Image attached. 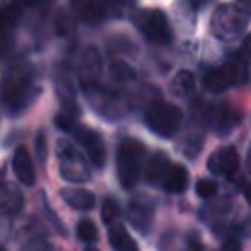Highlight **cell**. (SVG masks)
Returning <instances> with one entry per match:
<instances>
[{
    "instance_id": "obj_27",
    "label": "cell",
    "mask_w": 251,
    "mask_h": 251,
    "mask_svg": "<svg viewBox=\"0 0 251 251\" xmlns=\"http://www.w3.org/2000/svg\"><path fill=\"white\" fill-rule=\"evenodd\" d=\"M35 153H37L39 163L43 165V163H45V159H47V141H45L43 131H39V133L35 135Z\"/></svg>"
},
{
    "instance_id": "obj_9",
    "label": "cell",
    "mask_w": 251,
    "mask_h": 251,
    "mask_svg": "<svg viewBox=\"0 0 251 251\" xmlns=\"http://www.w3.org/2000/svg\"><path fill=\"white\" fill-rule=\"evenodd\" d=\"M73 135L76 137L78 145L84 149L86 159H88L94 167L102 169V167L106 165V145H104L102 135H100L98 131L88 129V127H82V126H76L75 131H73Z\"/></svg>"
},
{
    "instance_id": "obj_34",
    "label": "cell",
    "mask_w": 251,
    "mask_h": 251,
    "mask_svg": "<svg viewBox=\"0 0 251 251\" xmlns=\"http://www.w3.org/2000/svg\"><path fill=\"white\" fill-rule=\"evenodd\" d=\"M241 188H243V192H245V194H247V198H249V200H251V184H249V182H245V184H243V182H241Z\"/></svg>"
},
{
    "instance_id": "obj_21",
    "label": "cell",
    "mask_w": 251,
    "mask_h": 251,
    "mask_svg": "<svg viewBox=\"0 0 251 251\" xmlns=\"http://www.w3.org/2000/svg\"><path fill=\"white\" fill-rule=\"evenodd\" d=\"M169 167H171L169 157H167L165 153H161V151H159V153H155V155L147 161V167H145L143 176H145V180H147L149 184L163 182V178H165V175H167Z\"/></svg>"
},
{
    "instance_id": "obj_11",
    "label": "cell",
    "mask_w": 251,
    "mask_h": 251,
    "mask_svg": "<svg viewBox=\"0 0 251 251\" xmlns=\"http://www.w3.org/2000/svg\"><path fill=\"white\" fill-rule=\"evenodd\" d=\"M71 14L86 25H98L108 18L104 0H69Z\"/></svg>"
},
{
    "instance_id": "obj_33",
    "label": "cell",
    "mask_w": 251,
    "mask_h": 251,
    "mask_svg": "<svg viewBox=\"0 0 251 251\" xmlns=\"http://www.w3.org/2000/svg\"><path fill=\"white\" fill-rule=\"evenodd\" d=\"M239 4H241V10L243 12H249V16H251V0H237Z\"/></svg>"
},
{
    "instance_id": "obj_22",
    "label": "cell",
    "mask_w": 251,
    "mask_h": 251,
    "mask_svg": "<svg viewBox=\"0 0 251 251\" xmlns=\"http://www.w3.org/2000/svg\"><path fill=\"white\" fill-rule=\"evenodd\" d=\"M171 90L176 96H188L194 90V75L190 71H178L171 82Z\"/></svg>"
},
{
    "instance_id": "obj_10",
    "label": "cell",
    "mask_w": 251,
    "mask_h": 251,
    "mask_svg": "<svg viewBox=\"0 0 251 251\" xmlns=\"http://www.w3.org/2000/svg\"><path fill=\"white\" fill-rule=\"evenodd\" d=\"M153 218H155V202L151 198L135 196V198L129 200V204H127V220L141 235H145L151 229Z\"/></svg>"
},
{
    "instance_id": "obj_8",
    "label": "cell",
    "mask_w": 251,
    "mask_h": 251,
    "mask_svg": "<svg viewBox=\"0 0 251 251\" xmlns=\"http://www.w3.org/2000/svg\"><path fill=\"white\" fill-rule=\"evenodd\" d=\"M102 75V55L98 47L88 45L80 53L78 59V82L84 88V92L98 86V78Z\"/></svg>"
},
{
    "instance_id": "obj_29",
    "label": "cell",
    "mask_w": 251,
    "mask_h": 251,
    "mask_svg": "<svg viewBox=\"0 0 251 251\" xmlns=\"http://www.w3.org/2000/svg\"><path fill=\"white\" fill-rule=\"evenodd\" d=\"M182 251H202V241L198 237V233H188L186 237V243H184V249Z\"/></svg>"
},
{
    "instance_id": "obj_35",
    "label": "cell",
    "mask_w": 251,
    "mask_h": 251,
    "mask_svg": "<svg viewBox=\"0 0 251 251\" xmlns=\"http://www.w3.org/2000/svg\"><path fill=\"white\" fill-rule=\"evenodd\" d=\"M247 171L251 173V145H249V151H247Z\"/></svg>"
},
{
    "instance_id": "obj_12",
    "label": "cell",
    "mask_w": 251,
    "mask_h": 251,
    "mask_svg": "<svg viewBox=\"0 0 251 251\" xmlns=\"http://www.w3.org/2000/svg\"><path fill=\"white\" fill-rule=\"evenodd\" d=\"M237 169H239V155L231 145L220 147L208 159V171L218 176H231Z\"/></svg>"
},
{
    "instance_id": "obj_4",
    "label": "cell",
    "mask_w": 251,
    "mask_h": 251,
    "mask_svg": "<svg viewBox=\"0 0 251 251\" xmlns=\"http://www.w3.org/2000/svg\"><path fill=\"white\" fill-rule=\"evenodd\" d=\"M57 159H59V175L73 184H82L90 178V167L88 161L82 157V153L67 139L57 141Z\"/></svg>"
},
{
    "instance_id": "obj_37",
    "label": "cell",
    "mask_w": 251,
    "mask_h": 251,
    "mask_svg": "<svg viewBox=\"0 0 251 251\" xmlns=\"http://www.w3.org/2000/svg\"><path fill=\"white\" fill-rule=\"evenodd\" d=\"M0 251H6V249H4V247H0Z\"/></svg>"
},
{
    "instance_id": "obj_30",
    "label": "cell",
    "mask_w": 251,
    "mask_h": 251,
    "mask_svg": "<svg viewBox=\"0 0 251 251\" xmlns=\"http://www.w3.org/2000/svg\"><path fill=\"white\" fill-rule=\"evenodd\" d=\"M10 51V35L8 33H0V59H4Z\"/></svg>"
},
{
    "instance_id": "obj_23",
    "label": "cell",
    "mask_w": 251,
    "mask_h": 251,
    "mask_svg": "<svg viewBox=\"0 0 251 251\" xmlns=\"http://www.w3.org/2000/svg\"><path fill=\"white\" fill-rule=\"evenodd\" d=\"M118 218H120V204H118V200L114 196H106L104 202H102V220H104V224L108 226V224L116 222Z\"/></svg>"
},
{
    "instance_id": "obj_5",
    "label": "cell",
    "mask_w": 251,
    "mask_h": 251,
    "mask_svg": "<svg viewBox=\"0 0 251 251\" xmlns=\"http://www.w3.org/2000/svg\"><path fill=\"white\" fill-rule=\"evenodd\" d=\"M133 24L139 33L157 45H167L173 41V29L163 10L159 8H145L133 16Z\"/></svg>"
},
{
    "instance_id": "obj_3",
    "label": "cell",
    "mask_w": 251,
    "mask_h": 251,
    "mask_svg": "<svg viewBox=\"0 0 251 251\" xmlns=\"http://www.w3.org/2000/svg\"><path fill=\"white\" fill-rule=\"evenodd\" d=\"M180 122H182V110L173 102L157 100L149 104V108L145 110L147 127L161 137H173L178 131Z\"/></svg>"
},
{
    "instance_id": "obj_18",
    "label": "cell",
    "mask_w": 251,
    "mask_h": 251,
    "mask_svg": "<svg viewBox=\"0 0 251 251\" xmlns=\"http://www.w3.org/2000/svg\"><path fill=\"white\" fill-rule=\"evenodd\" d=\"M61 198L75 210H92L96 204V196L86 188H63Z\"/></svg>"
},
{
    "instance_id": "obj_26",
    "label": "cell",
    "mask_w": 251,
    "mask_h": 251,
    "mask_svg": "<svg viewBox=\"0 0 251 251\" xmlns=\"http://www.w3.org/2000/svg\"><path fill=\"white\" fill-rule=\"evenodd\" d=\"M216 182H212V180H206V178H202V180H198L196 182V194L200 196V198H212L214 194H216Z\"/></svg>"
},
{
    "instance_id": "obj_1",
    "label": "cell",
    "mask_w": 251,
    "mask_h": 251,
    "mask_svg": "<svg viewBox=\"0 0 251 251\" xmlns=\"http://www.w3.org/2000/svg\"><path fill=\"white\" fill-rule=\"evenodd\" d=\"M37 80L33 67L27 63H16L6 69L0 80V102L8 116L24 114L37 98Z\"/></svg>"
},
{
    "instance_id": "obj_6",
    "label": "cell",
    "mask_w": 251,
    "mask_h": 251,
    "mask_svg": "<svg viewBox=\"0 0 251 251\" xmlns=\"http://www.w3.org/2000/svg\"><path fill=\"white\" fill-rule=\"evenodd\" d=\"M245 14L237 6L222 4L212 14V33L222 41H231L243 35L245 31Z\"/></svg>"
},
{
    "instance_id": "obj_13",
    "label": "cell",
    "mask_w": 251,
    "mask_h": 251,
    "mask_svg": "<svg viewBox=\"0 0 251 251\" xmlns=\"http://www.w3.org/2000/svg\"><path fill=\"white\" fill-rule=\"evenodd\" d=\"M12 169L16 173V178L24 184V186H33L35 184V167H33V161L29 157V151L20 145L16 151H14V157H12Z\"/></svg>"
},
{
    "instance_id": "obj_36",
    "label": "cell",
    "mask_w": 251,
    "mask_h": 251,
    "mask_svg": "<svg viewBox=\"0 0 251 251\" xmlns=\"http://www.w3.org/2000/svg\"><path fill=\"white\" fill-rule=\"evenodd\" d=\"M84 251H96V249H94V247H88V249H84Z\"/></svg>"
},
{
    "instance_id": "obj_7",
    "label": "cell",
    "mask_w": 251,
    "mask_h": 251,
    "mask_svg": "<svg viewBox=\"0 0 251 251\" xmlns=\"http://www.w3.org/2000/svg\"><path fill=\"white\" fill-rule=\"evenodd\" d=\"M243 76H245V73L241 69V63L239 61H227V63L208 71L204 75L202 82H204V88L210 92H224L229 86L241 82Z\"/></svg>"
},
{
    "instance_id": "obj_24",
    "label": "cell",
    "mask_w": 251,
    "mask_h": 251,
    "mask_svg": "<svg viewBox=\"0 0 251 251\" xmlns=\"http://www.w3.org/2000/svg\"><path fill=\"white\" fill-rule=\"evenodd\" d=\"M76 235L84 243H94L98 239V229L90 220H80L76 226Z\"/></svg>"
},
{
    "instance_id": "obj_2",
    "label": "cell",
    "mask_w": 251,
    "mask_h": 251,
    "mask_svg": "<svg viewBox=\"0 0 251 251\" xmlns=\"http://www.w3.org/2000/svg\"><path fill=\"white\" fill-rule=\"evenodd\" d=\"M145 157V147L137 139H124L118 147L116 155V169H118V178L124 188H133L141 176V165Z\"/></svg>"
},
{
    "instance_id": "obj_32",
    "label": "cell",
    "mask_w": 251,
    "mask_h": 251,
    "mask_svg": "<svg viewBox=\"0 0 251 251\" xmlns=\"http://www.w3.org/2000/svg\"><path fill=\"white\" fill-rule=\"evenodd\" d=\"M243 53L245 55H251V35H247L245 41H243Z\"/></svg>"
},
{
    "instance_id": "obj_25",
    "label": "cell",
    "mask_w": 251,
    "mask_h": 251,
    "mask_svg": "<svg viewBox=\"0 0 251 251\" xmlns=\"http://www.w3.org/2000/svg\"><path fill=\"white\" fill-rule=\"evenodd\" d=\"M110 73H112V76H114L116 80H120V82H126V80H133V78H135V71H133L127 63H124V61L112 63Z\"/></svg>"
},
{
    "instance_id": "obj_19",
    "label": "cell",
    "mask_w": 251,
    "mask_h": 251,
    "mask_svg": "<svg viewBox=\"0 0 251 251\" xmlns=\"http://www.w3.org/2000/svg\"><path fill=\"white\" fill-rule=\"evenodd\" d=\"M161 184H163V188L167 192H173V194L184 192V188L188 186V173H186V169L182 165H178V163L171 165Z\"/></svg>"
},
{
    "instance_id": "obj_16",
    "label": "cell",
    "mask_w": 251,
    "mask_h": 251,
    "mask_svg": "<svg viewBox=\"0 0 251 251\" xmlns=\"http://www.w3.org/2000/svg\"><path fill=\"white\" fill-rule=\"evenodd\" d=\"M25 6L20 0H2L0 2V33H8L20 24Z\"/></svg>"
},
{
    "instance_id": "obj_14",
    "label": "cell",
    "mask_w": 251,
    "mask_h": 251,
    "mask_svg": "<svg viewBox=\"0 0 251 251\" xmlns=\"http://www.w3.org/2000/svg\"><path fill=\"white\" fill-rule=\"evenodd\" d=\"M208 120H210V126L218 133H226V131L233 129L239 124V114L233 108H229L227 104H218V106L210 108Z\"/></svg>"
},
{
    "instance_id": "obj_20",
    "label": "cell",
    "mask_w": 251,
    "mask_h": 251,
    "mask_svg": "<svg viewBox=\"0 0 251 251\" xmlns=\"http://www.w3.org/2000/svg\"><path fill=\"white\" fill-rule=\"evenodd\" d=\"M78 116H80V108H78V104H76L75 100H71V102H61V110H59V114L55 116V126H57L59 129L67 131V133H73L75 127L78 126V124H76Z\"/></svg>"
},
{
    "instance_id": "obj_17",
    "label": "cell",
    "mask_w": 251,
    "mask_h": 251,
    "mask_svg": "<svg viewBox=\"0 0 251 251\" xmlns=\"http://www.w3.org/2000/svg\"><path fill=\"white\" fill-rule=\"evenodd\" d=\"M108 241L114 251H139L135 239L127 233V229L118 220L108 224Z\"/></svg>"
},
{
    "instance_id": "obj_31",
    "label": "cell",
    "mask_w": 251,
    "mask_h": 251,
    "mask_svg": "<svg viewBox=\"0 0 251 251\" xmlns=\"http://www.w3.org/2000/svg\"><path fill=\"white\" fill-rule=\"evenodd\" d=\"M218 251H241V247H239V243H237V241H233V239H231V241H226Z\"/></svg>"
},
{
    "instance_id": "obj_15",
    "label": "cell",
    "mask_w": 251,
    "mask_h": 251,
    "mask_svg": "<svg viewBox=\"0 0 251 251\" xmlns=\"http://www.w3.org/2000/svg\"><path fill=\"white\" fill-rule=\"evenodd\" d=\"M24 208V194L14 182L0 184V212L14 216Z\"/></svg>"
},
{
    "instance_id": "obj_28",
    "label": "cell",
    "mask_w": 251,
    "mask_h": 251,
    "mask_svg": "<svg viewBox=\"0 0 251 251\" xmlns=\"http://www.w3.org/2000/svg\"><path fill=\"white\" fill-rule=\"evenodd\" d=\"M24 251H57L49 241H45V239H33V241H29L25 247H24Z\"/></svg>"
}]
</instances>
